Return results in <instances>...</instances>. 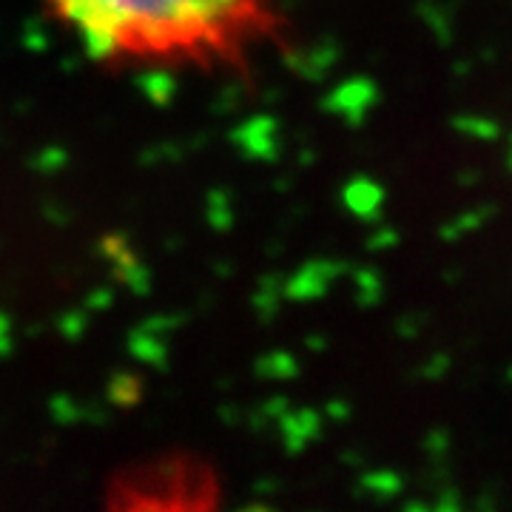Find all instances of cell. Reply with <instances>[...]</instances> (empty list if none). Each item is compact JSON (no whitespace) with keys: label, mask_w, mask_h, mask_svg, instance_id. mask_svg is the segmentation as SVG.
Returning <instances> with one entry per match:
<instances>
[{"label":"cell","mask_w":512,"mask_h":512,"mask_svg":"<svg viewBox=\"0 0 512 512\" xmlns=\"http://www.w3.org/2000/svg\"><path fill=\"white\" fill-rule=\"evenodd\" d=\"M97 57L208 60L254 35L268 0H46Z\"/></svg>","instance_id":"6da1fadb"},{"label":"cell","mask_w":512,"mask_h":512,"mask_svg":"<svg viewBox=\"0 0 512 512\" xmlns=\"http://www.w3.org/2000/svg\"><path fill=\"white\" fill-rule=\"evenodd\" d=\"M495 217V205H476V208H467L456 217H450L447 222H441L439 239L441 242H461L464 237L481 231L487 222Z\"/></svg>","instance_id":"7a4b0ae2"},{"label":"cell","mask_w":512,"mask_h":512,"mask_svg":"<svg viewBox=\"0 0 512 512\" xmlns=\"http://www.w3.org/2000/svg\"><path fill=\"white\" fill-rule=\"evenodd\" d=\"M419 18L430 29V35H433V40L439 43L441 49L456 43V20H453V12H450L447 3H441V0H421Z\"/></svg>","instance_id":"3957f363"},{"label":"cell","mask_w":512,"mask_h":512,"mask_svg":"<svg viewBox=\"0 0 512 512\" xmlns=\"http://www.w3.org/2000/svg\"><path fill=\"white\" fill-rule=\"evenodd\" d=\"M453 131L467 137V140H476V143H495L501 140V123L493 117H484V114H458L453 117Z\"/></svg>","instance_id":"277c9868"},{"label":"cell","mask_w":512,"mask_h":512,"mask_svg":"<svg viewBox=\"0 0 512 512\" xmlns=\"http://www.w3.org/2000/svg\"><path fill=\"white\" fill-rule=\"evenodd\" d=\"M350 208L356 211V214H362V217H376L379 211H382V202H384V194L382 188L376 183H367V180H362V183H356L353 188H350Z\"/></svg>","instance_id":"5b68a950"},{"label":"cell","mask_w":512,"mask_h":512,"mask_svg":"<svg viewBox=\"0 0 512 512\" xmlns=\"http://www.w3.org/2000/svg\"><path fill=\"white\" fill-rule=\"evenodd\" d=\"M336 103H345V109L348 111L362 114V111L370 109V106L376 103V89H373L370 80H356V83H350L345 89H339Z\"/></svg>","instance_id":"8992f818"},{"label":"cell","mask_w":512,"mask_h":512,"mask_svg":"<svg viewBox=\"0 0 512 512\" xmlns=\"http://www.w3.org/2000/svg\"><path fill=\"white\" fill-rule=\"evenodd\" d=\"M450 450H453V439H450V433L444 427H433L424 436V453L430 456L433 464H444L447 456H450Z\"/></svg>","instance_id":"52a82bcc"},{"label":"cell","mask_w":512,"mask_h":512,"mask_svg":"<svg viewBox=\"0 0 512 512\" xmlns=\"http://www.w3.org/2000/svg\"><path fill=\"white\" fill-rule=\"evenodd\" d=\"M367 490H373L376 495H382V498H396V495L404 490V481L399 473H393V470H382V473H373V476H367Z\"/></svg>","instance_id":"ba28073f"},{"label":"cell","mask_w":512,"mask_h":512,"mask_svg":"<svg viewBox=\"0 0 512 512\" xmlns=\"http://www.w3.org/2000/svg\"><path fill=\"white\" fill-rule=\"evenodd\" d=\"M450 370H453V356H450L447 350H439V353H433V356L421 365V379H427V382H441V379L450 376Z\"/></svg>","instance_id":"9c48e42d"},{"label":"cell","mask_w":512,"mask_h":512,"mask_svg":"<svg viewBox=\"0 0 512 512\" xmlns=\"http://www.w3.org/2000/svg\"><path fill=\"white\" fill-rule=\"evenodd\" d=\"M464 510V498H461V490L453 487V484H444L439 487V493L433 498V512H461Z\"/></svg>","instance_id":"30bf717a"},{"label":"cell","mask_w":512,"mask_h":512,"mask_svg":"<svg viewBox=\"0 0 512 512\" xmlns=\"http://www.w3.org/2000/svg\"><path fill=\"white\" fill-rule=\"evenodd\" d=\"M359 282H362L365 302H379V299H382V282H379V276L373 274V271H365Z\"/></svg>","instance_id":"8fae6325"},{"label":"cell","mask_w":512,"mask_h":512,"mask_svg":"<svg viewBox=\"0 0 512 512\" xmlns=\"http://www.w3.org/2000/svg\"><path fill=\"white\" fill-rule=\"evenodd\" d=\"M458 185H478V180H481V174H478L476 168H464L461 174L456 177Z\"/></svg>","instance_id":"7c38bea8"},{"label":"cell","mask_w":512,"mask_h":512,"mask_svg":"<svg viewBox=\"0 0 512 512\" xmlns=\"http://www.w3.org/2000/svg\"><path fill=\"white\" fill-rule=\"evenodd\" d=\"M404 510L407 512H433V501H421V498H413V501H407V504H404Z\"/></svg>","instance_id":"4fadbf2b"},{"label":"cell","mask_w":512,"mask_h":512,"mask_svg":"<svg viewBox=\"0 0 512 512\" xmlns=\"http://www.w3.org/2000/svg\"><path fill=\"white\" fill-rule=\"evenodd\" d=\"M396 231H382L379 237L373 239V248H387V245H396Z\"/></svg>","instance_id":"5bb4252c"},{"label":"cell","mask_w":512,"mask_h":512,"mask_svg":"<svg viewBox=\"0 0 512 512\" xmlns=\"http://www.w3.org/2000/svg\"><path fill=\"white\" fill-rule=\"evenodd\" d=\"M476 507L478 510H495V507H498V501H493V498H487V495H484V498H476Z\"/></svg>","instance_id":"9a60e30c"},{"label":"cell","mask_w":512,"mask_h":512,"mask_svg":"<svg viewBox=\"0 0 512 512\" xmlns=\"http://www.w3.org/2000/svg\"><path fill=\"white\" fill-rule=\"evenodd\" d=\"M404 336H419V322L416 319H410V322H404Z\"/></svg>","instance_id":"2e32d148"},{"label":"cell","mask_w":512,"mask_h":512,"mask_svg":"<svg viewBox=\"0 0 512 512\" xmlns=\"http://www.w3.org/2000/svg\"><path fill=\"white\" fill-rule=\"evenodd\" d=\"M507 165H510V171H512V137H510V151H507Z\"/></svg>","instance_id":"e0dca14e"},{"label":"cell","mask_w":512,"mask_h":512,"mask_svg":"<svg viewBox=\"0 0 512 512\" xmlns=\"http://www.w3.org/2000/svg\"><path fill=\"white\" fill-rule=\"evenodd\" d=\"M507 382H510V384H512V365H510V367H507Z\"/></svg>","instance_id":"ac0fdd59"}]
</instances>
